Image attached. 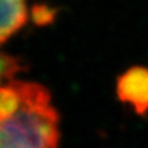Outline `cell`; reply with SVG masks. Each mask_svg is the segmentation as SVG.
<instances>
[{
	"instance_id": "obj_1",
	"label": "cell",
	"mask_w": 148,
	"mask_h": 148,
	"mask_svg": "<svg viewBox=\"0 0 148 148\" xmlns=\"http://www.w3.org/2000/svg\"><path fill=\"white\" fill-rule=\"evenodd\" d=\"M20 104L0 117V148H58L59 116L49 91L34 82L18 80Z\"/></svg>"
},
{
	"instance_id": "obj_2",
	"label": "cell",
	"mask_w": 148,
	"mask_h": 148,
	"mask_svg": "<svg viewBox=\"0 0 148 148\" xmlns=\"http://www.w3.org/2000/svg\"><path fill=\"white\" fill-rule=\"evenodd\" d=\"M116 94L121 103L145 116L148 112V67L136 66L123 72L116 83Z\"/></svg>"
},
{
	"instance_id": "obj_3",
	"label": "cell",
	"mask_w": 148,
	"mask_h": 148,
	"mask_svg": "<svg viewBox=\"0 0 148 148\" xmlns=\"http://www.w3.org/2000/svg\"><path fill=\"white\" fill-rule=\"evenodd\" d=\"M27 18V0H0V46L22 29Z\"/></svg>"
},
{
	"instance_id": "obj_4",
	"label": "cell",
	"mask_w": 148,
	"mask_h": 148,
	"mask_svg": "<svg viewBox=\"0 0 148 148\" xmlns=\"http://www.w3.org/2000/svg\"><path fill=\"white\" fill-rule=\"evenodd\" d=\"M21 71V63L16 58L0 52V84L12 79Z\"/></svg>"
}]
</instances>
